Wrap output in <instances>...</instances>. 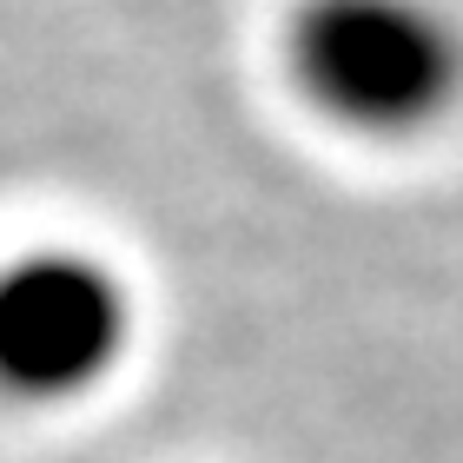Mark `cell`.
Returning <instances> with one entry per match:
<instances>
[{"mask_svg":"<svg viewBox=\"0 0 463 463\" xmlns=\"http://www.w3.org/2000/svg\"><path fill=\"white\" fill-rule=\"evenodd\" d=\"M285 67L305 107L357 139H417L463 107V27L444 0H305Z\"/></svg>","mask_w":463,"mask_h":463,"instance_id":"obj_1","label":"cell"},{"mask_svg":"<svg viewBox=\"0 0 463 463\" xmlns=\"http://www.w3.org/2000/svg\"><path fill=\"white\" fill-rule=\"evenodd\" d=\"M133 291L80 245H33L0 265V397L80 404L133 351Z\"/></svg>","mask_w":463,"mask_h":463,"instance_id":"obj_2","label":"cell"}]
</instances>
